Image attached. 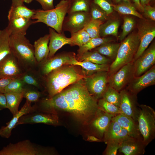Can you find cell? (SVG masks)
Masks as SVG:
<instances>
[{
  "label": "cell",
  "instance_id": "cell-52",
  "mask_svg": "<svg viewBox=\"0 0 155 155\" xmlns=\"http://www.w3.org/2000/svg\"><path fill=\"white\" fill-rule=\"evenodd\" d=\"M87 140L90 142H101L102 141V140L97 137L91 135L88 136Z\"/></svg>",
  "mask_w": 155,
  "mask_h": 155
},
{
  "label": "cell",
  "instance_id": "cell-44",
  "mask_svg": "<svg viewBox=\"0 0 155 155\" xmlns=\"http://www.w3.org/2000/svg\"><path fill=\"white\" fill-rule=\"evenodd\" d=\"M134 20L130 17H125L124 18L122 31L119 37L120 41H122L133 30L134 25Z\"/></svg>",
  "mask_w": 155,
  "mask_h": 155
},
{
  "label": "cell",
  "instance_id": "cell-57",
  "mask_svg": "<svg viewBox=\"0 0 155 155\" xmlns=\"http://www.w3.org/2000/svg\"><path fill=\"white\" fill-rule=\"evenodd\" d=\"M4 126H3L1 127V128L0 129V134H1V132L3 128H4Z\"/></svg>",
  "mask_w": 155,
  "mask_h": 155
},
{
  "label": "cell",
  "instance_id": "cell-38",
  "mask_svg": "<svg viewBox=\"0 0 155 155\" xmlns=\"http://www.w3.org/2000/svg\"><path fill=\"white\" fill-rule=\"evenodd\" d=\"M102 98L119 108L121 100L119 92L109 85Z\"/></svg>",
  "mask_w": 155,
  "mask_h": 155
},
{
  "label": "cell",
  "instance_id": "cell-26",
  "mask_svg": "<svg viewBox=\"0 0 155 155\" xmlns=\"http://www.w3.org/2000/svg\"><path fill=\"white\" fill-rule=\"evenodd\" d=\"M24 18H16L8 19L7 27L11 32V34H18L25 35L29 26L35 24V20Z\"/></svg>",
  "mask_w": 155,
  "mask_h": 155
},
{
  "label": "cell",
  "instance_id": "cell-47",
  "mask_svg": "<svg viewBox=\"0 0 155 155\" xmlns=\"http://www.w3.org/2000/svg\"><path fill=\"white\" fill-rule=\"evenodd\" d=\"M144 14L147 18L153 21L155 20V8L150 4L145 5L143 7Z\"/></svg>",
  "mask_w": 155,
  "mask_h": 155
},
{
  "label": "cell",
  "instance_id": "cell-17",
  "mask_svg": "<svg viewBox=\"0 0 155 155\" xmlns=\"http://www.w3.org/2000/svg\"><path fill=\"white\" fill-rule=\"evenodd\" d=\"M24 71L11 53L0 61V79L16 78Z\"/></svg>",
  "mask_w": 155,
  "mask_h": 155
},
{
  "label": "cell",
  "instance_id": "cell-49",
  "mask_svg": "<svg viewBox=\"0 0 155 155\" xmlns=\"http://www.w3.org/2000/svg\"><path fill=\"white\" fill-rule=\"evenodd\" d=\"M13 79L5 78L0 79V93H5V88Z\"/></svg>",
  "mask_w": 155,
  "mask_h": 155
},
{
  "label": "cell",
  "instance_id": "cell-7",
  "mask_svg": "<svg viewBox=\"0 0 155 155\" xmlns=\"http://www.w3.org/2000/svg\"><path fill=\"white\" fill-rule=\"evenodd\" d=\"M53 154L52 152L29 140L13 144L10 143L0 150V155H43Z\"/></svg>",
  "mask_w": 155,
  "mask_h": 155
},
{
  "label": "cell",
  "instance_id": "cell-42",
  "mask_svg": "<svg viewBox=\"0 0 155 155\" xmlns=\"http://www.w3.org/2000/svg\"><path fill=\"white\" fill-rule=\"evenodd\" d=\"M89 13L91 18L93 20H99L104 22L108 18V15L93 2L91 5Z\"/></svg>",
  "mask_w": 155,
  "mask_h": 155
},
{
  "label": "cell",
  "instance_id": "cell-24",
  "mask_svg": "<svg viewBox=\"0 0 155 155\" xmlns=\"http://www.w3.org/2000/svg\"><path fill=\"white\" fill-rule=\"evenodd\" d=\"M26 84L33 86L39 90L44 88V78L36 69H30L24 71L17 78Z\"/></svg>",
  "mask_w": 155,
  "mask_h": 155
},
{
  "label": "cell",
  "instance_id": "cell-58",
  "mask_svg": "<svg viewBox=\"0 0 155 155\" xmlns=\"http://www.w3.org/2000/svg\"><path fill=\"white\" fill-rule=\"evenodd\" d=\"M154 0H150V1H152V2H154Z\"/></svg>",
  "mask_w": 155,
  "mask_h": 155
},
{
  "label": "cell",
  "instance_id": "cell-53",
  "mask_svg": "<svg viewBox=\"0 0 155 155\" xmlns=\"http://www.w3.org/2000/svg\"><path fill=\"white\" fill-rule=\"evenodd\" d=\"M12 6L24 5L22 0H12Z\"/></svg>",
  "mask_w": 155,
  "mask_h": 155
},
{
  "label": "cell",
  "instance_id": "cell-51",
  "mask_svg": "<svg viewBox=\"0 0 155 155\" xmlns=\"http://www.w3.org/2000/svg\"><path fill=\"white\" fill-rule=\"evenodd\" d=\"M133 1V4L135 7H136L139 11L143 12V7L140 3V0H131Z\"/></svg>",
  "mask_w": 155,
  "mask_h": 155
},
{
  "label": "cell",
  "instance_id": "cell-46",
  "mask_svg": "<svg viewBox=\"0 0 155 155\" xmlns=\"http://www.w3.org/2000/svg\"><path fill=\"white\" fill-rule=\"evenodd\" d=\"M93 2L104 11L108 14L111 13L114 9L111 6L112 0H93Z\"/></svg>",
  "mask_w": 155,
  "mask_h": 155
},
{
  "label": "cell",
  "instance_id": "cell-25",
  "mask_svg": "<svg viewBox=\"0 0 155 155\" xmlns=\"http://www.w3.org/2000/svg\"><path fill=\"white\" fill-rule=\"evenodd\" d=\"M67 65H79L81 67L86 76H88L98 72H108L110 64H98L88 61H79L72 57Z\"/></svg>",
  "mask_w": 155,
  "mask_h": 155
},
{
  "label": "cell",
  "instance_id": "cell-37",
  "mask_svg": "<svg viewBox=\"0 0 155 155\" xmlns=\"http://www.w3.org/2000/svg\"><path fill=\"white\" fill-rule=\"evenodd\" d=\"M23 98L31 102L38 101L42 96L43 93L36 87L25 84L22 92Z\"/></svg>",
  "mask_w": 155,
  "mask_h": 155
},
{
  "label": "cell",
  "instance_id": "cell-11",
  "mask_svg": "<svg viewBox=\"0 0 155 155\" xmlns=\"http://www.w3.org/2000/svg\"><path fill=\"white\" fill-rule=\"evenodd\" d=\"M121 100L119 107L120 114L132 118L137 122L139 111L137 95L133 94L126 88L119 92Z\"/></svg>",
  "mask_w": 155,
  "mask_h": 155
},
{
  "label": "cell",
  "instance_id": "cell-31",
  "mask_svg": "<svg viewBox=\"0 0 155 155\" xmlns=\"http://www.w3.org/2000/svg\"><path fill=\"white\" fill-rule=\"evenodd\" d=\"M119 22L118 20H108L104 22L100 26L99 35L103 38L109 35L117 37Z\"/></svg>",
  "mask_w": 155,
  "mask_h": 155
},
{
  "label": "cell",
  "instance_id": "cell-19",
  "mask_svg": "<svg viewBox=\"0 0 155 155\" xmlns=\"http://www.w3.org/2000/svg\"><path fill=\"white\" fill-rule=\"evenodd\" d=\"M146 146L142 138L129 136L122 142L118 151L125 155H142L145 153Z\"/></svg>",
  "mask_w": 155,
  "mask_h": 155
},
{
  "label": "cell",
  "instance_id": "cell-54",
  "mask_svg": "<svg viewBox=\"0 0 155 155\" xmlns=\"http://www.w3.org/2000/svg\"><path fill=\"white\" fill-rule=\"evenodd\" d=\"M140 3L142 6H144L150 4L151 0H140Z\"/></svg>",
  "mask_w": 155,
  "mask_h": 155
},
{
  "label": "cell",
  "instance_id": "cell-2",
  "mask_svg": "<svg viewBox=\"0 0 155 155\" xmlns=\"http://www.w3.org/2000/svg\"><path fill=\"white\" fill-rule=\"evenodd\" d=\"M86 76L80 74L73 65H63L52 71L44 77L45 90L49 98L51 97Z\"/></svg>",
  "mask_w": 155,
  "mask_h": 155
},
{
  "label": "cell",
  "instance_id": "cell-18",
  "mask_svg": "<svg viewBox=\"0 0 155 155\" xmlns=\"http://www.w3.org/2000/svg\"><path fill=\"white\" fill-rule=\"evenodd\" d=\"M114 116L99 109L95 117L88 124L92 132L91 135H94L103 141L104 134L112 118Z\"/></svg>",
  "mask_w": 155,
  "mask_h": 155
},
{
  "label": "cell",
  "instance_id": "cell-10",
  "mask_svg": "<svg viewBox=\"0 0 155 155\" xmlns=\"http://www.w3.org/2000/svg\"><path fill=\"white\" fill-rule=\"evenodd\" d=\"M73 53H64L47 58L38 63L36 69L45 77L52 71L65 65H67L73 57Z\"/></svg>",
  "mask_w": 155,
  "mask_h": 155
},
{
  "label": "cell",
  "instance_id": "cell-39",
  "mask_svg": "<svg viewBox=\"0 0 155 155\" xmlns=\"http://www.w3.org/2000/svg\"><path fill=\"white\" fill-rule=\"evenodd\" d=\"M71 46H82L86 43L91 38L84 29L75 33H71Z\"/></svg>",
  "mask_w": 155,
  "mask_h": 155
},
{
  "label": "cell",
  "instance_id": "cell-35",
  "mask_svg": "<svg viewBox=\"0 0 155 155\" xmlns=\"http://www.w3.org/2000/svg\"><path fill=\"white\" fill-rule=\"evenodd\" d=\"M11 34L7 27L0 30V61L11 53L9 42Z\"/></svg>",
  "mask_w": 155,
  "mask_h": 155
},
{
  "label": "cell",
  "instance_id": "cell-50",
  "mask_svg": "<svg viewBox=\"0 0 155 155\" xmlns=\"http://www.w3.org/2000/svg\"><path fill=\"white\" fill-rule=\"evenodd\" d=\"M7 108V100L5 93H0V111Z\"/></svg>",
  "mask_w": 155,
  "mask_h": 155
},
{
  "label": "cell",
  "instance_id": "cell-45",
  "mask_svg": "<svg viewBox=\"0 0 155 155\" xmlns=\"http://www.w3.org/2000/svg\"><path fill=\"white\" fill-rule=\"evenodd\" d=\"M122 142L117 141H109L106 143L107 146L104 152L105 155H116L120 147Z\"/></svg>",
  "mask_w": 155,
  "mask_h": 155
},
{
  "label": "cell",
  "instance_id": "cell-29",
  "mask_svg": "<svg viewBox=\"0 0 155 155\" xmlns=\"http://www.w3.org/2000/svg\"><path fill=\"white\" fill-rule=\"evenodd\" d=\"M79 61H88L98 64H110L111 60L96 51H88L78 57Z\"/></svg>",
  "mask_w": 155,
  "mask_h": 155
},
{
  "label": "cell",
  "instance_id": "cell-30",
  "mask_svg": "<svg viewBox=\"0 0 155 155\" xmlns=\"http://www.w3.org/2000/svg\"><path fill=\"white\" fill-rule=\"evenodd\" d=\"M35 13V10L29 9L24 6L20 5L11 6L8 12V19L16 18H24L32 19Z\"/></svg>",
  "mask_w": 155,
  "mask_h": 155
},
{
  "label": "cell",
  "instance_id": "cell-20",
  "mask_svg": "<svg viewBox=\"0 0 155 155\" xmlns=\"http://www.w3.org/2000/svg\"><path fill=\"white\" fill-rule=\"evenodd\" d=\"M50 36L49 47V50L48 58L53 56L56 52L64 45L69 44L71 46L72 40L71 38L67 37L64 32L58 33L52 28L49 29Z\"/></svg>",
  "mask_w": 155,
  "mask_h": 155
},
{
  "label": "cell",
  "instance_id": "cell-21",
  "mask_svg": "<svg viewBox=\"0 0 155 155\" xmlns=\"http://www.w3.org/2000/svg\"><path fill=\"white\" fill-rule=\"evenodd\" d=\"M34 111V106L32 105L31 103L26 100L20 109L13 116L12 118L9 121L6 123L7 126H4L0 136L3 138H9L11 135L12 130L16 126L20 118L25 114Z\"/></svg>",
  "mask_w": 155,
  "mask_h": 155
},
{
  "label": "cell",
  "instance_id": "cell-22",
  "mask_svg": "<svg viewBox=\"0 0 155 155\" xmlns=\"http://www.w3.org/2000/svg\"><path fill=\"white\" fill-rule=\"evenodd\" d=\"M112 119L116 121L122 128L126 130L129 136L143 139L139 129L137 122L132 118L119 114L113 117Z\"/></svg>",
  "mask_w": 155,
  "mask_h": 155
},
{
  "label": "cell",
  "instance_id": "cell-9",
  "mask_svg": "<svg viewBox=\"0 0 155 155\" xmlns=\"http://www.w3.org/2000/svg\"><path fill=\"white\" fill-rule=\"evenodd\" d=\"M134 77L133 61H132L109 75L108 84L119 92L126 87Z\"/></svg>",
  "mask_w": 155,
  "mask_h": 155
},
{
  "label": "cell",
  "instance_id": "cell-14",
  "mask_svg": "<svg viewBox=\"0 0 155 155\" xmlns=\"http://www.w3.org/2000/svg\"><path fill=\"white\" fill-rule=\"evenodd\" d=\"M58 122L57 114L34 111L21 117L16 126L21 124L36 123H43L55 125H57Z\"/></svg>",
  "mask_w": 155,
  "mask_h": 155
},
{
  "label": "cell",
  "instance_id": "cell-32",
  "mask_svg": "<svg viewBox=\"0 0 155 155\" xmlns=\"http://www.w3.org/2000/svg\"><path fill=\"white\" fill-rule=\"evenodd\" d=\"M111 6L114 10L124 15L134 16L143 19V16L136 10L135 6L132 3L121 1L117 4L112 3Z\"/></svg>",
  "mask_w": 155,
  "mask_h": 155
},
{
  "label": "cell",
  "instance_id": "cell-23",
  "mask_svg": "<svg viewBox=\"0 0 155 155\" xmlns=\"http://www.w3.org/2000/svg\"><path fill=\"white\" fill-rule=\"evenodd\" d=\"M129 136L126 130L122 128L116 121L111 119L104 134L103 141L106 144L112 141L122 142Z\"/></svg>",
  "mask_w": 155,
  "mask_h": 155
},
{
  "label": "cell",
  "instance_id": "cell-1",
  "mask_svg": "<svg viewBox=\"0 0 155 155\" xmlns=\"http://www.w3.org/2000/svg\"><path fill=\"white\" fill-rule=\"evenodd\" d=\"M82 80L71 84L54 96L34 103L35 111L57 114L58 111L68 112L78 120L88 125L99 109L98 101L89 93Z\"/></svg>",
  "mask_w": 155,
  "mask_h": 155
},
{
  "label": "cell",
  "instance_id": "cell-48",
  "mask_svg": "<svg viewBox=\"0 0 155 155\" xmlns=\"http://www.w3.org/2000/svg\"><path fill=\"white\" fill-rule=\"evenodd\" d=\"M41 5L43 10H48L54 8L53 0H35Z\"/></svg>",
  "mask_w": 155,
  "mask_h": 155
},
{
  "label": "cell",
  "instance_id": "cell-41",
  "mask_svg": "<svg viewBox=\"0 0 155 155\" xmlns=\"http://www.w3.org/2000/svg\"><path fill=\"white\" fill-rule=\"evenodd\" d=\"M98 108L104 112L115 116L120 114L119 107L101 98L98 100Z\"/></svg>",
  "mask_w": 155,
  "mask_h": 155
},
{
  "label": "cell",
  "instance_id": "cell-15",
  "mask_svg": "<svg viewBox=\"0 0 155 155\" xmlns=\"http://www.w3.org/2000/svg\"><path fill=\"white\" fill-rule=\"evenodd\" d=\"M137 33L140 42L133 61L138 58L148 47L155 37V27L148 22H143L139 25Z\"/></svg>",
  "mask_w": 155,
  "mask_h": 155
},
{
  "label": "cell",
  "instance_id": "cell-12",
  "mask_svg": "<svg viewBox=\"0 0 155 155\" xmlns=\"http://www.w3.org/2000/svg\"><path fill=\"white\" fill-rule=\"evenodd\" d=\"M91 19L88 12L79 11L68 14L63 22L62 31H68L71 34L77 32L84 29Z\"/></svg>",
  "mask_w": 155,
  "mask_h": 155
},
{
  "label": "cell",
  "instance_id": "cell-28",
  "mask_svg": "<svg viewBox=\"0 0 155 155\" xmlns=\"http://www.w3.org/2000/svg\"><path fill=\"white\" fill-rule=\"evenodd\" d=\"M114 40L111 37H98L90 38L84 44L79 46L77 56L78 57L83 53L105 43L112 42Z\"/></svg>",
  "mask_w": 155,
  "mask_h": 155
},
{
  "label": "cell",
  "instance_id": "cell-6",
  "mask_svg": "<svg viewBox=\"0 0 155 155\" xmlns=\"http://www.w3.org/2000/svg\"><path fill=\"white\" fill-rule=\"evenodd\" d=\"M137 121L143 142L147 146L155 138L154 109L145 104H139V111Z\"/></svg>",
  "mask_w": 155,
  "mask_h": 155
},
{
  "label": "cell",
  "instance_id": "cell-4",
  "mask_svg": "<svg viewBox=\"0 0 155 155\" xmlns=\"http://www.w3.org/2000/svg\"><path fill=\"white\" fill-rule=\"evenodd\" d=\"M69 0H61L53 9L48 10L38 9L32 18L35 23L42 22L54 29L58 33L62 31L63 22L67 13Z\"/></svg>",
  "mask_w": 155,
  "mask_h": 155
},
{
  "label": "cell",
  "instance_id": "cell-8",
  "mask_svg": "<svg viewBox=\"0 0 155 155\" xmlns=\"http://www.w3.org/2000/svg\"><path fill=\"white\" fill-rule=\"evenodd\" d=\"M108 72H98L83 80L84 84L90 94L97 101L102 98L108 86Z\"/></svg>",
  "mask_w": 155,
  "mask_h": 155
},
{
  "label": "cell",
  "instance_id": "cell-5",
  "mask_svg": "<svg viewBox=\"0 0 155 155\" xmlns=\"http://www.w3.org/2000/svg\"><path fill=\"white\" fill-rule=\"evenodd\" d=\"M140 42L137 33L133 32L122 41L115 59L110 65L109 75L115 72L124 65L133 61Z\"/></svg>",
  "mask_w": 155,
  "mask_h": 155
},
{
  "label": "cell",
  "instance_id": "cell-40",
  "mask_svg": "<svg viewBox=\"0 0 155 155\" xmlns=\"http://www.w3.org/2000/svg\"><path fill=\"white\" fill-rule=\"evenodd\" d=\"M103 22L100 20L91 18L84 29L88 33L91 38L100 37L99 35L100 26Z\"/></svg>",
  "mask_w": 155,
  "mask_h": 155
},
{
  "label": "cell",
  "instance_id": "cell-3",
  "mask_svg": "<svg viewBox=\"0 0 155 155\" xmlns=\"http://www.w3.org/2000/svg\"><path fill=\"white\" fill-rule=\"evenodd\" d=\"M9 42L11 53L24 71L37 68L38 63L34 56L33 45L25 35L11 34Z\"/></svg>",
  "mask_w": 155,
  "mask_h": 155
},
{
  "label": "cell",
  "instance_id": "cell-56",
  "mask_svg": "<svg viewBox=\"0 0 155 155\" xmlns=\"http://www.w3.org/2000/svg\"><path fill=\"white\" fill-rule=\"evenodd\" d=\"M33 0H22L23 2H25L27 3H31Z\"/></svg>",
  "mask_w": 155,
  "mask_h": 155
},
{
  "label": "cell",
  "instance_id": "cell-13",
  "mask_svg": "<svg viewBox=\"0 0 155 155\" xmlns=\"http://www.w3.org/2000/svg\"><path fill=\"white\" fill-rule=\"evenodd\" d=\"M155 63V44L153 42L133 61L134 77L142 75L154 65Z\"/></svg>",
  "mask_w": 155,
  "mask_h": 155
},
{
  "label": "cell",
  "instance_id": "cell-33",
  "mask_svg": "<svg viewBox=\"0 0 155 155\" xmlns=\"http://www.w3.org/2000/svg\"><path fill=\"white\" fill-rule=\"evenodd\" d=\"M120 45V43L109 42L96 47L95 51L111 60H114V61L116 57Z\"/></svg>",
  "mask_w": 155,
  "mask_h": 155
},
{
  "label": "cell",
  "instance_id": "cell-36",
  "mask_svg": "<svg viewBox=\"0 0 155 155\" xmlns=\"http://www.w3.org/2000/svg\"><path fill=\"white\" fill-rule=\"evenodd\" d=\"M69 5L67 14L83 11L89 12L93 0H69Z\"/></svg>",
  "mask_w": 155,
  "mask_h": 155
},
{
  "label": "cell",
  "instance_id": "cell-27",
  "mask_svg": "<svg viewBox=\"0 0 155 155\" xmlns=\"http://www.w3.org/2000/svg\"><path fill=\"white\" fill-rule=\"evenodd\" d=\"M49 39V34H46L34 42V55L38 63L48 57L49 52L48 44Z\"/></svg>",
  "mask_w": 155,
  "mask_h": 155
},
{
  "label": "cell",
  "instance_id": "cell-55",
  "mask_svg": "<svg viewBox=\"0 0 155 155\" xmlns=\"http://www.w3.org/2000/svg\"><path fill=\"white\" fill-rule=\"evenodd\" d=\"M131 0H113L114 2L115 3L114 4H117L121 1H125L129 3H131Z\"/></svg>",
  "mask_w": 155,
  "mask_h": 155
},
{
  "label": "cell",
  "instance_id": "cell-43",
  "mask_svg": "<svg viewBox=\"0 0 155 155\" xmlns=\"http://www.w3.org/2000/svg\"><path fill=\"white\" fill-rule=\"evenodd\" d=\"M25 84L20 79L18 78H14L5 88V93H21Z\"/></svg>",
  "mask_w": 155,
  "mask_h": 155
},
{
  "label": "cell",
  "instance_id": "cell-34",
  "mask_svg": "<svg viewBox=\"0 0 155 155\" xmlns=\"http://www.w3.org/2000/svg\"><path fill=\"white\" fill-rule=\"evenodd\" d=\"M7 100V108L13 116L18 111L19 106L23 98L21 93H5Z\"/></svg>",
  "mask_w": 155,
  "mask_h": 155
},
{
  "label": "cell",
  "instance_id": "cell-16",
  "mask_svg": "<svg viewBox=\"0 0 155 155\" xmlns=\"http://www.w3.org/2000/svg\"><path fill=\"white\" fill-rule=\"evenodd\" d=\"M155 84V66H153L142 75L134 77L125 88L137 95L144 89Z\"/></svg>",
  "mask_w": 155,
  "mask_h": 155
}]
</instances>
